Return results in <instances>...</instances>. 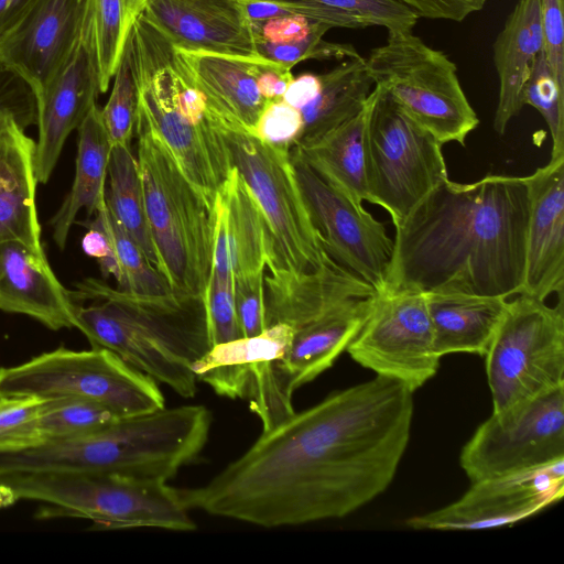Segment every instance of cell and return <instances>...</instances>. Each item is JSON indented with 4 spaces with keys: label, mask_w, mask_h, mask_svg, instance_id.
Segmentation results:
<instances>
[{
    "label": "cell",
    "mask_w": 564,
    "mask_h": 564,
    "mask_svg": "<svg viewBox=\"0 0 564 564\" xmlns=\"http://www.w3.org/2000/svg\"><path fill=\"white\" fill-rule=\"evenodd\" d=\"M529 214L522 294L545 301L564 291V156L527 176ZM520 293V294H521Z\"/></svg>",
    "instance_id": "ffe728a7"
},
{
    "label": "cell",
    "mask_w": 564,
    "mask_h": 564,
    "mask_svg": "<svg viewBox=\"0 0 564 564\" xmlns=\"http://www.w3.org/2000/svg\"><path fill=\"white\" fill-rule=\"evenodd\" d=\"M301 110L284 100L267 105L254 127L253 134L272 147L291 150L303 131Z\"/></svg>",
    "instance_id": "b9f144b4"
},
{
    "label": "cell",
    "mask_w": 564,
    "mask_h": 564,
    "mask_svg": "<svg viewBox=\"0 0 564 564\" xmlns=\"http://www.w3.org/2000/svg\"><path fill=\"white\" fill-rule=\"evenodd\" d=\"M253 70L259 91L268 102L282 100L294 78L290 68L261 57L254 59Z\"/></svg>",
    "instance_id": "7dc6e473"
},
{
    "label": "cell",
    "mask_w": 564,
    "mask_h": 564,
    "mask_svg": "<svg viewBox=\"0 0 564 564\" xmlns=\"http://www.w3.org/2000/svg\"><path fill=\"white\" fill-rule=\"evenodd\" d=\"M78 129L75 178L72 188L53 217V239L64 249L77 214L88 216L106 204V181L112 144L101 119V109L93 106Z\"/></svg>",
    "instance_id": "f1b7e54d"
},
{
    "label": "cell",
    "mask_w": 564,
    "mask_h": 564,
    "mask_svg": "<svg viewBox=\"0 0 564 564\" xmlns=\"http://www.w3.org/2000/svg\"><path fill=\"white\" fill-rule=\"evenodd\" d=\"M492 413L507 419L564 386V307L527 294L508 301L486 355Z\"/></svg>",
    "instance_id": "ba28073f"
},
{
    "label": "cell",
    "mask_w": 564,
    "mask_h": 564,
    "mask_svg": "<svg viewBox=\"0 0 564 564\" xmlns=\"http://www.w3.org/2000/svg\"><path fill=\"white\" fill-rule=\"evenodd\" d=\"M11 115L25 129L36 123V101L29 85L0 63V116Z\"/></svg>",
    "instance_id": "ee69618b"
},
{
    "label": "cell",
    "mask_w": 564,
    "mask_h": 564,
    "mask_svg": "<svg viewBox=\"0 0 564 564\" xmlns=\"http://www.w3.org/2000/svg\"><path fill=\"white\" fill-rule=\"evenodd\" d=\"M106 229L111 245V263L106 275L111 274L118 289L135 294L160 295L172 292L159 269L122 228L105 204L95 214Z\"/></svg>",
    "instance_id": "e575fe53"
},
{
    "label": "cell",
    "mask_w": 564,
    "mask_h": 564,
    "mask_svg": "<svg viewBox=\"0 0 564 564\" xmlns=\"http://www.w3.org/2000/svg\"><path fill=\"white\" fill-rule=\"evenodd\" d=\"M319 88V75L303 74L293 78L282 100L301 110L316 97Z\"/></svg>",
    "instance_id": "681fc988"
},
{
    "label": "cell",
    "mask_w": 564,
    "mask_h": 564,
    "mask_svg": "<svg viewBox=\"0 0 564 564\" xmlns=\"http://www.w3.org/2000/svg\"><path fill=\"white\" fill-rule=\"evenodd\" d=\"M164 480L105 471H29L0 475L13 500L44 505L39 518H82L107 529L193 531L182 491Z\"/></svg>",
    "instance_id": "8992f818"
},
{
    "label": "cell",
    "mask_w": 564,
    "mask_h": 564,
    "mask_svg": "<svg viewBox=\"0 0 564 564\" xmlns=\"http://www.w3.org/2000/svg\"><path fill=\"white\" fill-rule=\"evenodd\" d=\"M35 0H0V41L24 18Z\"/></svg>",
    "instance_id": "f907efd6"
},
{
    "label": "cell",
    "mask_w": 564,
    "mask_h": 564,
    "mask_svg": "<svg viewBox=\"0 0 564 564\" xmlns=\"http://www.w3.org/2000/svg\"><path fill=\"white\" fill-rule=\"evenodd\" d=\"M212 347L242 337L235 302V281L210 274L205 292Z\"/></svg>",
    "instance_id": "ab89813d"
},
{
    "label": "cell",
    "mask_w": 564,
    "mask_h": 564,
    "mask_svg": "<svg viewBox=\"0 0 564 564\" xmlns=\"http://www.w3.org/2000/svg\"><path fill=\"white\" fill-rule=\"evenodd\" d=\"M107 177L106 204L109 210L158 268L139 164L130 145L112 147Z\"/></svg>",
    "instance_id": "836d02e7"
},
{
    "label": "cell",
    "mask_w": 564,
    "mask_h": 564,
    "mask_svg": "<svg viewBox=\"0 0 564 564\" xmlns=\"http://www.w3.org/2000/svg\"><path fill=\"white\" fill-rule=\"evenodd\" d=\"M319 78L318 94L301 109L304 127L295 144L314 141L356 116L373 87L362 56L339 64Z\"/></svg>",
    "instance_id": "1f68e13d"
},
{
    "label": "cell",
    "mask_w": 564,
    "mask_h": 564,
    "mask_svg": "<svg viewBox=\"0 0 564 564\" xmlns=\"http://www.w3.org/2000/svg\"><path fill=\"white\" fill-rule=\"evenodd\" d=\"M217 127L235 167L257 203L272 239L268 270L307 271L322 247L300 189L290 150L264 143L218 117Z\"/></svg>",
    "instance_id": "7c38bea8"
},
{
    "label": "cell",
    "mask_w": 564,
    "mask_h": 564,
    "mask_svg": "<svg viewBox=\"0 0 564 564\" xmlns=\"http://www.w3.org/2000/svg\"><path fill=\"white\" fill-rule=\"evenodd\" d=\"M139 106L143 118L167 148L185 176L214 207L232 165L216 116L195 121L178 104L181 53L142 14L132 28Z\"/></svg>",
    "instance_id": "52a82bcc"
},
{
    "label": "cell",
    "mask_w": 564,
    "mask_h": 564,
    "mask_svg": "<svg viewBox=\"0 0 564 564\" xmlns=\"http://www.w3.org/2000/svg\"><path fill=\"white\" fill-rule=\"evenodd\" d=\"M141 14L181 51L259 57L246 0H142Z\"/></svg>",
    "instance_id": "d6986e66"
},
{
    "label": "cell",
    "mask_w": 564,
    "mask_h": 564,
    "mask_svg": "<svg viewBox=\"0 0 564 564\" xmlns=\"http://www.w3.org/2000/svg\"><path fill=\"white\" fill-rule=\"evenodd\" d=\"M292 335L289 325L275 324L256 336L215 345L193 365V372L218 395L248 401L253 382L279 366Z\"/></svg>",
    "instance_id": "cb8c5ba5"
},
{
    "label": "cell",
    "mask_w": 564,
    "mask_h": 564,
    "mask_svg": "<svg viewBox=\"0 0 564 564\" xmlns=\"http://www.w3.org/2000/svg\"><path fill=\"white\" fill-rule=\"evenodd\" d=\"M544 48L541 0H519L492 44L499 79L494 129L503 134L523 108V87L533 61Z\"/></svg>",
    "instance_id": "d4e9b609"
},
{
    "label": "cell",
    "mask_w": 564,
    "mask_h": 564,
    "mask_svg": "<svg viewBox=\"0 0 564 564\" xmlns=\"http://www.w3.org/2000/svg\"><path fill=\"white\" fill-rule=\"evenodd\" d=\"M215 202L224 213L235 279L264 273L272 259V239L257 203L235 167Z\"/></svg>",
    "instance_id": "4dcf8cb0"
},
{
    "label": "cell",
    "mask_w": 564,
    "mask_h": 564,
    "mask_svg": "<svg viewBox=\"0 0 564 564\" xmlns=\"http://www.w3.org/2000/svg\"><path fill=\"white\" fill-rule=\"evenodd\" d=\"M291 159L322 249L383 293L393 253V240L386 227L304 161Z\"/></svg>",
    "instance_id": "9a60e30c"
},
{
    "label": "cell",
    "mask_w": 564,
    "mask_h": 564,
    "mask_svg": "<svg viewBox=\"0 0 564 564\" xmlns=\"http://www.w3.org/2000/svg\"><path fill=\"white\" fill-rule=\"evenodd\" d=\"M370 95L352 118L323 137L294 144L290 154L304 161L322 178L355 202H368L366 176V130Z\"/></svg>",
    "instance_id": "83f0119b"
},
{
    "label": "cell",
    "mask_w": 564,
    "mask_h": 564,
    "mask_svg": "<svg viewBox=\"0 0 564 564\" xmlns=\"http://www.w3.org/2000/svg\"><path fill=\"white\" fill-rule=\"evenodd\" d=\"M86 226L88 231L83 238V249L88 256L97 259L104 275H106L112 258L108 234L96 215L93 220L86 223Z\"/></svg>",
    "instance_id": "c3c4849f"
},
{
    "label": "cell",
    "mask_w": 564,
    "mask_h": 564,
    "mask_svg": "<svg viewBox=\"0 0 564 564\" xmlns=\"http://www.w3.org/2000/svg\"><path fill=\"white\" fill-rule=\"evenodd\" d=\"M436 354L485 356L506 312L508 299L462 292L424 293Z\"/></svg>",
    "instance_id": "4316f807"
},
{
    "label": "cell",
    "mask_w": 564,
    "mask_h": 564,
    "mask_svg": "<svg viewBox=\"0 0 564 564\" xmlns=\"http://www.w3.org/2000/svg\"><path fill=\"white\" fill-rule=\"evenodd\" d=\"M378 296L369 285L293 329L282 366L294 391L332 367L370 316Z\"/></svg>",
    "instance_id": "44dd1931"
},
{
    "label": "cell",
    "mask_w": 564,
    "mask_h": 564,
    "mask_svg": "<svg viewBox=\"0 0 564 564\" xmlns=\"http://www.w3.org/2000/svg\"><path fill=\"white\" fill-rule=\"evenodd\" d=\"M346 351L376 376L416 391L440 367L426 297L420 292L379 293L376 305Z\"/></svg>",
    "instance_id": "4fadbf2b"
},
{
    "label": "cell",
    "mask_w": 564,
    "mask_h": 564,
    "mask_svg": "<svg viewBox=\"0 0 564 564\" xmlns=\"http://www.w3.org/2000/svg\"><path fill=\"white\" fill-rule=\"evenodd\" d=\"M113 78L110 97L101 109V119L112 147L130 145L139 106L138 67L132 30Z\"/></svg>",
    "instance_id": "74e56055"
},
{
    "label": "cell",
    "mask_w": 564,
    "mask_h": 564,
    "mask_svg": "<svg viewBox=\"0 0 564 564\" xmlns=\"http://www.w3.org/2000/svg\"><path fill=\"white\" fill-rule=\"evenodd\" d=\"M43 400L0 398V451L35 444V420Z\"/></svg>",
    "instance_id": "60d3db41"
},
{
    "label": "cell",
    "mask_w": 564,
    "mask_h": 564,
    "mask_svg": "<svg viewBox=\"0 0 564 564\" xmlns=\"http://www.w3.org/2000/svg\"><path fill=\"white\" fill-rule=\"evenodd\" d=\"M181 52L213 112L221 120L253 133L269 104L256 82L253 66L257 57Z\"/></svg>",
    "instance_id": "484cf974"
},
{
    "label": "cell",
    "mask_w": 564,
    "mask_h": 564,
    "mask_svg": "<svg viewBox=\"0 0 564 564\" xmlns=\"http://www.w3.org/2000/svg\"><path fill=\"white\" fill-rule=\"evenodd\" d=\"M100 94L91 14L69 57L42 97L36 100L39 139L35 173L46 183L68 134L77 129Z\"/></svg>",
    "instance_id": "ac0fdd59"
},
{
    "label": "cell",
    "mask_w": 564,
    "mask_h": 564,
    "mask_svg": "<svg viewBox=\"0 0 564 564\" xmlns=\"http://www.w3.org/2000/svg\"><path fill=\"white\" fill-rule=\"evenodd\" d=\"M419 18L463 22L484 9L488 0H397Z\"/></svg>",
    "instance_id": "bcb514c9"
},
{
    "label": "cell",
    "mask_w": 564,
    "mask_h": 564,
    "mask_svg": "<svg viewBox=\"0 0 564 564\" xmlns=\"http://www.w3.org/2000/svg\"><path fill=\"white\" fill-rule=\"evenodd\" d=\"M69 295L76 328L91 347L106 348L184 398L197 391L193 365L212 347L204 296L170 292L143 295L88 278Z\"/></svg>",
    "instance_id": "3957f363"
},
{
    "label": "cell",
    "mask_w": 564,
    "mask_h": 564,
    "mask_svg": "<svg viewBox=\"0 0 564 564\" xmlns=\"http://www.w3.org/2000/svg\"><path fill=\"white\" fill-rule=\"evenodd\" d=\"M135 131L137 160L158 268L173 292L205 297L213 264L214 207L139 116Z\"/></svg>",
    "instance_id": "5b68a950"
},
{
    "label": "cell",
    "mask_w": 564,
    "mask_h": 564,
    "mask_svg": "<svg viewBox=\"0 0 564 564\" xmlns=\"http://www.w3.org/2000/svg\"><path fill=\"white\" fill-rule=\"evenodd\" d=\"M413 391L376 376L263 431L188 508L263 528L338 519L382 494L406 451Z\"/></svg>",
    "instance_id": "6da1fadb"
},
{
    "label": "cell",
    "mask_w": 564,
    "mask_h": 564,
    "mask_svg": "<svg viewBox=\"0 0 564 564\" xmlns=\"http://www.w3.org/2000/svg\"><path fill=\"white\" fill-rule=\"evenodd\" d=\"M442 145L373 86L365 143L368 202L384 208L394 227L448 178Z\"/></svg>",
    "instance_id": "8fae6325"
},
{
    "label": "cell",
    "mask_w": 564,
    "mask_h": 564,
    "mask_svg": "<svg viewBox=\"0 0 564 564\" xmlns=\"http://www.w3.org/2000/svg\"><path fill=\"white\" fill-rule=\"evenodd\" d=\"M564 458V386L511 416L490 415L463 447L459 464L470 482L516 474Z\"/></svg>",
    "instance_id": "5bb4252c"
},
{
    "label": "cell",
    "mask_w": 564,
    "mask_h": 564,
    "mask_svg": "<svg viewBox=\"0 0 564 564\" xmlns=\"http://www.w3.org/2000/svg\"><path fill=\"white\" fill-rule=\"evenodd\" d=\"M527 176L444 180L395 227L384 292H522Z\"/></svg>",
    "instance_id": "7a4b0ae2"
},
{
    "label": "cell",
    "mask_w": 564,
    "mask_h": 564,
    "mask_svg": "<svg viewBox=\"0 0 564 564\" xmlns=\"http://www.w3.org/2000/svg\"><path fill=\"white\" fill-rule=\"evenodd\" d=\"M90 10V0H35L0 41V63L20 76L39 100L69 57Z\"/></svg>",
    "instance_id": "e0dca14e"
},
{
    "label": "cell",
    "mask_w": 564,
    "mask_h": 564,
    "mask_svg": "<svg viewBox=\"0 0 564 564\" xmlns=\"http://www.w3.org/2000/svg\"><path fill=\"white\" fill-rule=\"evenodd\" d=\"M322 21L333 28L382 26L388 32L413 31L419 17L397 0H261Z\"/></svg>",
    "instance_id": "d6a6232c"
},
{
    "label": "cell",
    "mask_w": 564,
    "mask_h": 564,
    "mask_svg": "<svg viewBox=\"0 0 564 564\" xmlns=\"http://www.w3.org/2000/svg\"><path fill=\"white\" fill-rule=\"evenodd\" d=\"M0 310L29 315L51 329L76 327L75 304L45 253L19 241L0 243Z\"/></svg>",
    "instance_id": "7402d4cb"
},
{
    "label": "cell",
    "mask_w": 564,
    "mask_h": 564,
    "mask_svg": "<svg viewBox=\"0 0 564 564\" xmlns=\"http://www.w3.org/2000/svg\"><path fill=\"white\" fill-rule=\"evenodd\" d=\"M564 495V458L547 465L471 482L456 501L413 516L405 524L415 530L476 531L513 525Z\"/></svg>",
    "instance_id": "2e32d148"
},
{
    "label": "cell",
    "mask_w": 564,
    "mask_h": 564,
    "mask_svg": "<svg viewBox=\"0 0 564 564\" xmlns=\"http://www.w3.org/2000/svg\"><path fill=\"white\" fill-rule=\"evenodd\" d=\"M564 0H541L544 51L558 85L564 88Z\"/></svg>",
    "instance_id": "f6af8a7d"
},
{
    "label": "cell",
    "mask_w": 564,
    "mask_h": 564,
    "mask_svg": "<svg viewBox=\"0 0 564 564\" xmlns=\"http://www.w3.org/2000/svg\"><path fill=\"white\" fill-rule=\"evenodd\" d=\"M235 302L242 337L256 336L268 328L264 273L235 279Z\"/></svg>",
    "instance_id": "7bdbcfd3"
},
{
    "label": "cell",
    "mask_w": 564,
    "mask_h": 564,
    "mask_svg": "<svg viewBox=\"0 0 564 564\" xmlns=\"http://www.w3.org/2000/svg\"><path fill=\"white\" fill-rule=\"evenodd\" d=\"M0 398L84 399L118 417L165 406L159 383L106 348L59 347L23 364L0 368Z\"/></svg>",
    "instance_id": "30bf717a"
},
{
    "label": "cell",
    "mask_w": 564,
    "mask_h": 564,
    "mask_svg": "<svg viewBox=\"0 0 564 564\" xmlns=\"http://www.w3.org/2000/svg\"><path fill=\"white\" fill-rule=\"evenodd\" d=\"M330 29L322 21L292 11L263 21H251L257 55L290 69L306 59L360 56L350 44L325 41L323 36Z\"/></svg>",
    "instance_id": "f546056e"
},
{
    "label": "cell",
    "mask_w": 564,
    "mask_h": 564,
    "mask_svg": "<svg viewBox=\"0 0 564 564\" xmlns=\"http://www.w3.org/2000/svg\"><path fill=\"white\" fill-rule=\"evenodd\" d=\"M117 419L105 406L88 400H43L35 420V444L79 437L104 429Z\"/></svg>",
    "instance_id": "8d00e7d4"
},
{
    "label": "cell",
    "mask_w": 564,
    "mask_h": 564,
    "mask_svg": "<svg viewBox=\"0 0 564 564\" xmlns=\"http://www.w3.org/2000/svg\"><path fill=\"white\" fill-rule=\"evenodd\" d=\"M373 86L382 88L441 144L465 145L479 119L460 85L457 67L413 31L388 32L386 44L365 58Z\"/></svg>",
    "instance_id": "9c48e42d"
},
{
    "label": "cell",
    "mask_w": 564,
    "mask_h": 564,
    "mask_svg": "<svg viewBox=\"0 0 564 564\" xmlns=\"http://www.w3.org/2000/svg\"><path fill=\"white\" fill-rule=\"evenodd\" d=\"M210 426L204 405L164 406L79 437L0 451V475L105 471L167 481L198 457Z\"/></svg>",
    "instance_id": "277c9868"
},
{
    "label": "cell",
    "mask_w": 564,
    "mask_h": 564,
    "mask_svg": "<svg viewBox=\"0 0 564 564\" xmlns=\"http://www.w3.org/2000/svg\"><path fill=\"white\" fill-rule=\"evenodd\" d=\"M523 102L543 117L552 138L551 159L564 156V88L551 68L544 48L535 56L523 87Z\"/></svg>",
    "instance_id": "f35d334b"
},
{
    "label": "cell",
    "mask_w": 564,
    "mask_h": 564,
    "mask_svg": "<svg viewBox=\"0 0 564 564\" xmlns=\"http://www.w3.org/2000/svg\"><path fill=\"white\" fill-rule=\"evenodd\" d=\"M35 143L11 115L0 116V243L19 241L37 253Z\"/></svg>",
    "instance_id": "603a6c76"
},
{
    "label": "cell",
    "mask_w": 564,
    "mask_h": 564,
    "mask_svg": "<svg viewBox=\"0 0 564 564\" xmlns=\"http://www.w3.org/2000/svg\"><path fill=\"white\" fill-rule=\"evenodd\" d=\"M141 12L142 0H90L100 94L107 91Z\"/></svg>",
    "instance_id": "d590c367"
}]
</instances>
